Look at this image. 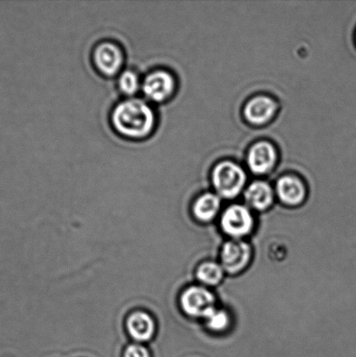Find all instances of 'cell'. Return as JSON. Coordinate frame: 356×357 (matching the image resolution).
I'll return each mask as SVG.
<instances>
[{
  "label": "cell",
  "instance_id": "cell-15",
  "mask_svg": "<svg viewBox=\"0 0 356 357\" xmlns=\"http://www.w3.org/2000/svg\"><path fill=\"white\" fill-rule=\"evenodd\" d=\"M223 276L222 266L215 262H207L198 268L197 278L201 282L207 285L218 284Z\"/></svg>",
  "mask_w": 356,
  "mask_h": 357
},
{
  "label": "cell",
  "instance_id": "cell-2",
  "mask_svg": "<svg viewBox=\"0 0 356 357\" xmlns=\"http://www.w3.org/2000/svg\"><path fill=\"white\" fill-rule=\"evenodd\" d=\"M125 59L124 49L115 41H100L93 49V65L97 72L104 77L120 75Z\"/></svg>",
  "mask_w": 356,
  "mask_h": 357
},
{
  "label": "cell",
  "instance_id": "cell-11",
  "mask_svg": "<svg viewBox=\"0 0 356 357\" xmlns=\"http://www.w3.org/2000/svg\"><path fill=\"white\" fill-rule=\"evenodd\" d=\"M279 197L288 205H298L305 198V188L298 178L285 176L277 183Z\"/></svg>",
  "mask_w": 356,
  "mask_h": 357
},
{
  "label": "cell",
  "instance_id": "cell-9",
  "mask_svg": "<svg viewBox=\"0 0 356 357\" xmlns=\"http://www.w3.org/2000/svg\"><path fill=\"white\" fill-rule=\"evenodd\" d=\"M277 105L268 97H256L247 103L245 116L251 123L261 125L273 116Z\"/></svg>",
  "mask_w": 356,
  "mask_h": 357
},
{
  "label": "cell",
  "instance_id": "cell-3",
  "mask_svg": "<svg viewBox=\"0 0 356 357\" xmlns=\"http://www.w3.org/2000/svg\"><path fill=\"white\" fill-rule=\"evenodd\" d=\"M173 73L165 68H155L145 75L141 82L142 93L146 99L156 103L169 100L176 91Z\"/></svg>",
  "mask_w": 356,
  "mask_h": 357
},
{
  "label": "cell",
  "instance_id": "cell-1",
  "mask_svg": "<svg viewBox=\"0 0 356 357\" xmlns=\"http://www.w3.org/2000/svg\"><path fill=\"white\" fill-rule=\"evenodd\" d=\"M110 122L118 135L132 141H141L155 131L157 115L148 101L130 97L115 105L110 113Z\"/></svg>",
  "mask_w": 356,
  "mask_h": 357
},
{
  "label": "cell",
  "instance_id": "cell-7",
  "mask_svg": "<svg viewBox=\"0 0 356 357\" xmlns=\"http://www.w3.org/2000/svg\"><path fill=\"white\" fill-rule=\"evenodd\" d=\"M251 259L249 245L240 240L228 241L222 251V267L231 274L246 268Z\"/></svg>",
  "mask_w": 356,
  "mask_h": 357
},
{
  "label": "cell",
  "instance_id": "cell-13",
  "mask_svg": "<svg viewBox=\"0 0 356 357\" xmlns=\"http://www.w3.org/2000/svg\"><path fill=\"white\" fill-rule=\"evenodd\" d=\"M221 206V199L214 194H206L197 199L194 206L195 216L202 222L215 218Z\"/></svg>",
  "mask_w": 356,
  "mask_h": 357
},
{
  "label": "cell",
  "instance_id": "cell-17",
  "mask_svg": "<svg viewBox=\"0 0 356 357\" xmlns=\"http://www.w3.org/2000/svg\"><path fill=\"white\" fill-rule=\"evenodd\" d=\"M125 357H150L148 349L141 345L132 344L125 349Z\"/></svg>",
  "mask_w": 356,
  "mask_h": 357
},
{
  "label": "cell",
  "instance_id": "cell-4",
  "mask_svg": "<svg viewBox=\"0 0 356 357\" xmlns=\"http://www.w3.org/2000/svg\"><path fill=\"white\" fill-rule=\"evenodd\" d=\"M216 190L225 198H235L242 190L246 174L242 167L229 162L219 163L212 173Z\"/></svg>",
  "mask_w": 356,
  "mask_h": 357
},
{
  "label": "cell",
  "instance_id": "cell-14",
  "mask_svg": "<svg viewBox=\"0 0 356 357\" xmlns=\"http://www.w3.org/2000/svg\"><path fill=\"white\" fill-rule=\"evenodd\" d=\"M141 82L139 73L132 68L124 69L117 78L118 90L129 98L135 96L141 89Z\"/></svg>",
  "mask_w": 356,
  "mask_h": 357
},
{
  "label": "cell",
  "instance_id": "cell-6",
  "mask_svg": "<svg viewBox=\"0 0 356 357\" xmlns=\"http://www.w3.org/2000/svg\"><path fill=\"white\" fill-rule=\"evenodd\" d=\"M254 220L249 210L244 206L233 205L226 210L222 218L223 230L233 238H242L252 230Z\"/></svg>",
  "mask_w": 356,
  "mask_h": 357
},
{
  "label": "cell",
  "instance_id": "cell-12",
  "mask_svg": "<svg viewBox=\"0 0 356 357\" xmlns=\"http://www.w3.org/2000/svg\"><path fill=\"white\" fill-rule=\"evenodd\" d=\"M247 203L257 210H265L273 202V190L270 185L263 181H256L251 184L245 192Z\"/></svg>",
  "mask_w": 356,
  "mask_h": 357
},
{
  "label": "cell",
  "instance_id": "cell-5",
  "mask_svg": "<svg viewBox=\"0 0 356 357\" xmlns=\"http://www.w3.org/2000/svg\"><path fill=\"white\" fill-rule=\"evenodd\" d=\"M181 307L187 314L194 317L207 318L215 309L214 295L201 287H191L181 296Z\"/></svg>",
  "mask_w": 356,
  "mask_h": 357
},
{
  "label": "cell",
  "instance_id": "cell-10",
  "mask_svg": "<svg viewBox=\"0 0 356 357\" xmlns=\"http://www.w3.org/2000/svg\"><path fill=\"white\" fill-rule=\"evenodd\" d=\"M127 330L131 337L138 342L149 341L155 334V321L145 312H135L128 317Z\"/></svg>",
  "mask_w": 356,
  "mask_h": 357
},
{
  "label": "cell",
  "instance_id": "cell-16",
  "mask_svg": "<svg viewBox=\"0 0 356 357\" xmlns=\"http://www.w3.org/2000/svg\"><path fill=\"white\" fill-rule=\"evenodd\" d=\"M208 328L215 331L225 330L229 324L228 314L225 311L215 310L209 316L206 318Z\"/></svg>",
  "mask_w": 356,
  "mask_h": 357
},
{
  "label": "cell",
  "instance_id": "cell-8",
  "mask_svg": "<svg viewBox=\"0 0 356 357\" xmlns=\"http://www.w3.org/2000/svg\"><path fill=\"white\" fill-rule=\"evenodd\" d=\"M277 153L273 146L268 142H260L251 149L249 155V165L254 173L265 174L274 166Z\"/></svg>",
  "mask_w": 356,
  "mask_h": 357
}]
</instances>
